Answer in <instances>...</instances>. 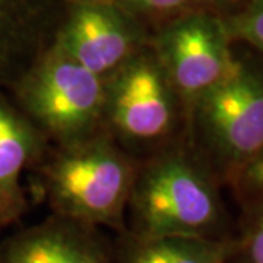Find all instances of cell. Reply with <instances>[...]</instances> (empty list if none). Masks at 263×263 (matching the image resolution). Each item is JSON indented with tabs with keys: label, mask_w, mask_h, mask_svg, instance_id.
<instances>
[{
	"label": "cell",
	"mask_w": 263,
	"mask_h": 263,
	"mask_svg": "<svg viewBox=\"0 0 263 263\" xmlns=\"http://www.w3.org/2000/svg\"><path fill=\"white\" fill-rule=\"evenodd\" d=\"M133 8L152 15H173L176 18L197 12V5L203 0H126Z\"/></svg>",
	"instance_id": "obj_14"
},
{
	"label": "cell",
	"mask_w": 263,
	"mask_h": 263,
	"mask_svg": "<svg viewBox=\"0 0 263 263\" xmlns=\"http://www.w3.org/2000/svg\"><path fill=\"white\" fill-rule=\"evenodd\" d=\"M226 24L205 12H192L171 21L152 46L179 95L186 117L197 100L231 69Z\"/></svg>",
	"instance_id": "obj_6"
},
{
	"label": "cell",
	"mask_w": 263,
	"mask_h": 263,
	"mask_svg": "<svg viewBox=\"0 0 263 263\" xmlns=\"http://www.w3.org/2000/svg\"><path fill=\"white\" fill-rule=\"evenodd\" d=\"M224 24L230 38L246 41L263 53V0H253L247 9Z\"/></svg>",
	"instance_id": "obj_13"
},
{
	"label": "cell",
	"mask_w": 263,
	"mask_h": 263,
	"mask_svg": "<svg viewBox=\"0 0 263 263\" xmlns=\"http://www.w3.org/2000/svg\"><path fill=\"white\" fill-rule=\"evenodd\" d=\"M214 179L187 138L139 161L126 211V231L143 238H227Z\"/></svg>",
	"instance_id": "obj_1"
},
{
	"label": "cell",
	"mask_w": 263,
	"mask_h": 263,
	"mask_svg": "<svg viewBox=\"0 0 263 263\" xmlns=\"http://www.w3.org/2000/svg\"><path fill=\"white\" fill-rule=\"evenodd\" d=\"M111 247L116 263H227L233 238H143L123 231Z\"/></svg>",
	"instance_id": "obj_11"
},
{
	"label": "cell",
	"mask_w": 263,
	"mask_h": 263,
	"mask_svg": "<svg viewBox=\"0 0 263 263\" xmlns=\"http://www.w3.org/2000/svg\"><path fill=\"white\" fill-rule=\"evenodd\" d=\"M227 263H263V205L246 222L238 238H233V253Z\"/></svg>",
	"instance_id": "obj_12"
},
{
	"label": "cell",
	"mask_w": 263,
	"mask_h": 263,
	"mask_svg": "<svg viewBox=\"0 0 263 263\" xmlns=\"http://www.w3.org/2000/svg\"><path fill=\"white\" fill-rule=\"evenodd\" d=\"M79 2H101V0H79Z\"/></svg>",
	"instance_id": "obj_16"
},
{
	"label": "cell",
	"mask_w": 263,
	"mask_h": 263,
	"mask_svg": "<svg viewBox=\"0 0 263 263\" xmlns=\"http://www.w3.org/2000/svg\"><path fill=\"white\" fill-rule=\"evenodd\" d=\"M231 2H234V0H231Z\"/></svg>",
	"instance_id": "obj_17"
},
{
	"label": "cell",
	"mask_w": 263,
	"mask_h": 263,
	"mask_svg": "<svg viewBox=\"0 0 263 263\" xmlns=\"http://www.w3.org/2000/svg\"><path fill=\"white\" fill-rule=\"evenodd\" d=\"M47 141L24 114L0 103V230L24 214L27 200L21 190V174L40 162Z\"/></svg>",
	"instance_id": "obj_10"
},
{
	"label": "cell",
	"mask_w": 263,
	"mask_h": 263,
	"mask_svg": "<svg viewBox=\"0 0 263 263\" xmlns=\"http://www.w3.org/2000/svg\"><path fill=\"white\" fill-rule=\"evenodd\" d=\"M54 46L104 79L148 47L136 24L107 0L78 2L59 27Z\"/></svg>",
	"instance_id": "obj_7"
},
{
	"label": "cell",
	"mask_w": 263,
	"mask_h": 263,
	"mask_svg": "<svg viewBox=\"0 0 263 263\" xmlns=\"http://www.w3.org/2000/svg\"><path fill=\"white\" fill-rule=\"evenodd\" d=\"M187 117L154 48L105 78V132L136 160L186 136Z\"/></svg>",
	"instance_id": "obj_3"
},
{
	"label": "cell",
	"mask_w": 263,
	"mask_h": 263,
	"mask_svg": "<svg viewBox=\"0 0 263 263\" xmlns=\"http://www.w3.org/2000/svg\"><path fill=\"white\" fill-rule=\"evenodd\" d=\"M186 138L205 161L235 176L263 151V72L235 59L190 108Z\"/></svg>",
	"instance_id": "obj_5"
},
{
	"label": "cell",
	"mask_w": 263,
	"mask_h": 263,
	"mask_svg": "<svg viewBox=\"0 0 263 263\" xmlns=\"http://www.w3.org/2000/svg\"><path fill=\"white\" fill-rule=\"evenodd\" d=\"M40 164L51 214L92 228L126 231V211L139 160L107 133L67 146H48Z\"/></svg>",
	"instance_id": "obj_2"
},
{
	"label": "cell",
	"mask_w": 263,
	"mask_h": 263,
	"mask_svg": "<svg viewBox=\"0 0 263 263\" xmlns=\"http://www.w3.org/2000/svg\"><path fill=\"white\" fill-rule=\"evenodd\" d=\"M24 116L50 146H67L105 132V79L54 44L18 79Z\"/></svg>",
	"instance_id": "obj_4"
},
{
	"label": "cell",
	"mask_w": 263,
	"mask_h": 263,
	"mask_svg": "<svg viewBox=\"0 0 263 263\" xmlns=\"http://www.w3.org/2000/svg\"><path fill=\"white\" fill-rule=\"evenodd\" d=\"M51 0H0V81H15L54 44Z\"/></svg>",
	"instance_id": "obj_9"
},
{
	"label": "cell",
	"mask_w": 263,
	"mask_h": 263,
	"mask_svg": "<svg viewBox=\"0 0 263 263\" xmlns=\"http://www.w3.org/2000/svg\"><path fill=\"white\" fill-rule=\"evenodd\" d=\"M247 195L263 196V151L234 176Z\"/></svg>",
	"instance_id": "obj_15"
},
{
	"label": "cell",
	"mask_w": 263,
	"mask_h": 263,
	"mask_svg": "<svg viewBox=\"0 0 263 263\" xmlns=\"http://www.w3.org/2000/svg\"><path fill=\"white\" fill-rule=\"evenodd\" d=\"M0 263H116L92 227L51 215L0 246Z\"/></svg>",
	"instance_id": "obj_8"
}]
</instances>
